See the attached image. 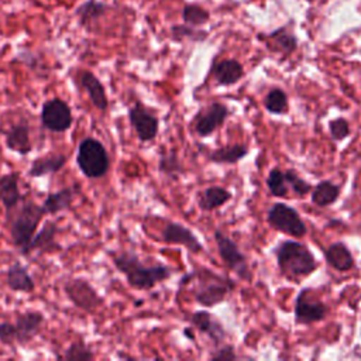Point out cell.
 Listing matches in <instances>:
<instances>
[{
  "instance_id": "1",
  "label": "cell",
  "mask_w": 361,
  "mask_h": 361,
  "mask_svg": "<svg viewBox=\"0 0 361 361\" xmlns=\"http://www.w3.org/2000/svg\"><path fill=\"white\" fill-rule=\"evenodd\" d=\"M110 257L113 265L126 276L128 285L134 289H152L157 283L168 279L172 274V269L162 264L145 265L137 254L130 251L111 254Z\"/></svg>"
},
{
  "instance_id": "2",
  "label": "cell",
  "mask_w": 361,
  "mask_h": 361,
  "mask_svg": "<svg viewBox=\"0 0 361 361\" xmlns=\"http://www.w3.org/2000/svg\"><path fill=\"white\" fill-rule=\"evenodd\" d=\"M44 216L45 212L41 204L35 203L34 200H27L20 203L17 209L8 217H6L11 244L21 255H30V243Z\"/></svg>"
},
{
  "instance_id": "3",
  "label": "cell",
  "mask_w": 361,
  "mask_h": 361,
  "mask_svg": "<svg viewBox=\"0 0 361 361\" xmlns=\"http://www.w3.org/2000/svg\"><path fill=\"white\" fill-rule=\"evenodd\" d=\"M276 261L281 272L292 279L312 274L317 262L314 255L298 241H283L276 250Z\"/></svg>"
},
{
  "instance_id": "4",
  "label": "cell",
  "mask_w": 361,
  "mask_h": 361,
  "mask_svg": "<svg viewBox=\"0 0 361 361\" xmlns=\"http://www.w3.org/2000/svg\"><path fill=\"white\" fill-rule=\"evenodd\" d=\"M76 165L87 179L103 178L110 169V158L103 142L94 137H85L78 144Z\"/></svg>"
},
{
  "instance_id": "5",
  "label": "cell",
  "mask_w": 361,
  "mask_h": 361,
  "mask_svg": "<svg viewBox=\"0 0 361 361\" xmlns=\"http://www.w3.org/2000/svg\"><path fill=\"white\" fill-rule=\"evenodd\" d=\"M62 290L66 299L79 310L93 314L103 305V298L89 279L83 276L68 278L62 283Z\"/></svg>"
},
{
  "instance_id": "6",
  "label": "cell",
  "mask_w": 361,
  "mask_h": 361,
  "mask_svg": "<svg viewBox=\"0 0 361 361\" xmlns=\"http://www.w3.org/2000/svg\"><path fill=\"white\" fill-rule=\"evenodd\" d=\"M41 126L51 133H65L73 124V113L68 102L59 96L47 99L39 111Z\"/></svg>"
},
{
  "instance_id": "7",
  "label": "cell",
  "mask_w": 361,
  "mask_h": 361,
  "mask_svg": "<svg viewBox=\"0 0 361 361\" xmlns=\"http://www.w3.org/2000/svg\"><path fill=\"white\" fill-rule=\"evenodd\" d=\"M267 219L274 228L292 237H303L307 233V228L298 212L285 203H275L268 210Z\"/></svg>"
},
{
  "instance_id": "8",
  "label": "cell",
  "mask_w": 361,
  "mask_h": 361,
  "mask_svg": "<svg viewBox=\"0 0 361 361\" xmlns=\"http://www.w3.org/2000/svg\"><path fill=\"white\" fill-rule=\"evenodd\" d=\"M214 240L219 248V254L223 258L224 264L234 271L241 279L250 281L251 279V272L245 259V255L238 250L235 243L226 237L220 230L214 231Z\"/></svg>"
},
{
  "instance_id": "9",
  "label": "cell",
  "mask_w": 361,
  "mask_h": 361,
  "mask_svg": "<svg viewBox=\"0 0 361 361\" xmlns=\"http://www.w3.org/2000/svg\"><path fill=\"white\" fill-rule=\"evenodd\" d=\"M128 120L140 141L148 142L157 137L159 121L157 116L147 110L141 103H135L128 109Z\"/></svg>"
},
{
  "instance_id": "10",
  "label": "cell",
  "mask_w": 361,
  "mask_h": 361,
  "mask_svg": "<svg viewBox=\"0 0 361 361\" xmlns=\"http://www.w3.org/2000/svg\"><path fill=\"white\" fill-rule=\"evenodd\" d=\"M45 316L39 310H25L17 313L14 324L17 331V345H28L42 331Z\"/></svg>"
},
{
  "instance_id": "11",
  "label": "cell",
  "mask_w": 361,
  "mask_h": 361,
  "mask_svg": "<svg viewBox=\"0 0 361 361\" xmlns=\"http://www.w3.org/2000/svg\"><path fill=\"white\" fill-rule=\"evenodd\" d=\"M76 80L79 86L87 93L93 107L102 113L106 111L109 107V97L106 93V87L100 82V79L92 71L80 69L76 73Z\"/></svg>"
},
{
  "instance_id": "12",
  "label": "cell",
  "mask_w": 361,
  "mask_h": 361,
  "mask_svg": "<svg viewBox=\"0 0 361 361\" xmlns=\"http://www.w3.org/2000/svg\"><path fill=\"white\" fill-rule=\"evenodd\" d=\"M228 116V109L226 104L214 102L206 110L200 111L195 120V130L199 135L206 137L212 134Z\"/></svg>"
},
{
  "instance_id": "13",
  "label": "cell",
  "mask_w": 361,
  "mask_h": 361,
  "mask_svg": "<svg viewBox=\"0 0 361 361\" xmlns=\"http://www.w3.org/2000/svg\"><path fill=\"white\" fill-rule=\"evenodd\" d=\"M4 142L6 147L18 154V155H27L32 151V142L30 137V124L25 118L11 124L8 130L4 134Z\"/></svg>"
},
{
  "instance_id": "14",
  "label": "cell",
  "mask_w": 361,
  "mask_h": 361,
  "mask_svg": "<svg viewBox=\"0 0 361 361\" xmlns=\"http://www.w3.org/2000/svg\"><path fill=\"white\" fill-rule=\"evenodd\" d=\"M18 180L20 176L17 172H8L0 176V203L6 210V217H8L23 200Z\"/></svg>"
},
{
  "instance_id": "15",
  "label": "cell",
  "mask_w": 361,
  "mask_h": 361,
  "mask_svg": "<svg viewBox=\"0 0 361 361\" xmlns=\"http://www.w3.org/2000/svg\"><path fill=\"white\" fill-rule=\"evenodd\" d=\"M59 231L58 223L54 220H48L44 223V226L37 230L34 234L31 243H30V254L34 251L38 252H56L62 247L56 241V234Z\"/></svg>"
},
{
  "instance_id": "16",
  "label": "cell",
  "mask_w": 361,
  "mask_h": 361,
  "mask_svg": "<svg viewBox=\"0 0 361 361\" xmlns=\"http://www.w3.org/2000/svg\"><path fill=\"white\" fill-rule=\"evenodd\" d=\"M68 162V157L62 152H49L37 157L28 168V175L31 178H42L48 175L58 173Z\"/></svg>"
},
{
  "instance_id": "17",
  "label": "cell",
  "mask_w": 361,
  "mask_h": 361,
  "mask_svg": "<svg viewBox=\"0 0 361 361\" xmlns=\"http://www.w3.org/2000/svg\"><path fill=\"white\" fill-rule=\"evenodd\" d=\"M162 240L169 244H179L186 247L192 252H200L202 244L195 234L180 223H168L162 230Z\"/></svg>"
},
{
  "instance_id": "18",
  "label": "cell",
  "mask_w": 361,
  "mask_h": 361,
  "mask_svg": "<svg viewBox=\"0 0 361 361\" xmlns=\"http://www.w3.org/2000/svg\"><path fill=\"white\" fill-rule=\"evenodd\" d=\"M329 309L322 302H312L306 299V290H303L295 305V319L300 324H310L326 317Z\"/></svg>"
},
{
  "instance_id": "19",
  "label": "cell",
  "mask_w": 361,
  "mask_h": 361,
  "mask_svg": "<svg viewBox=\"0 0 361 361\" xmlns=\"http://www.w3.org/2000/svg\"><path fill=\"white\" fill-rule=\"evenodd\" d=\"M6 285L13 292L32 293L35 290V281L28 272V268L20 261L13 262L6 272Z\"/></svg>"
},
{
  "instance_id": "20",
  "label": "cell",
  "mask_w": 361,
  "mask_h": 361,
  "mask_svg": "<svg viewBox=\"0 0 361 361\" xmlns=\"http://www.w3.org/2000/svg\"><path fill=\"white\" fill-rule=\"evenodd\" d=\"M76 186H63L52 193H48L41 203L45 214H58L68 210L75 199Z\"/></svg>"
},
{
  "instance_id": "21",
  "label": "cell",
  "mask_w": 361,
  "mask_h": 361,
  "mask_svg": "<svg viewBox=\"0 0 361 361\" xmlns=\"http://www.w3.org/2000/svg\"><path fill=\"white\" fill-rule=\"evenodd\" d=\"M230 289L231 285L228 283V281L206 282L200 289H197L196 300L203 306H214L226 298Z\"/></svg>"
},
{
  "instance_id": "22",
  "label": "cell",
  "mask_w": 361,
  "mask_h": 361,
  "mask_svg": "<svg viewBox=\"0 0 361 361\" xmlns=\"http://www.w3.org/2000/svg\"><path fill=\"white\" fill-rule=\"evenodd\" d=\"M327 262L337 271H348L354 267V259L347 248L345 244L343 243H333L329 245V248L324 251Z\"/></svg>"
},
{
  "instance_id": "23",
  "label": "cell",
  "mask_w": 361,
  "mask_h": 361,
  "mask_svg": "<svg viewBox=\"0 0 361 361\" xmlns=\"http://www.w3.org/2000/svg\"><path fill=\"white\" fill-rule=\"evenodd\" d=\"M214 78L217 83L227 86L238 82L243 76V66L235 59H224L214 66Z\"/></svg>"
},
{
  "instance_id": "24",
  "label": "cell",
  "mask_w": 361,
  "mask_h": 361,
  "mask_svg": "<svg viewBox=\"0 0 361 361\" xmlns=\"http://www.w3.org/2000/svg\"><path fill=\"white\" fill-rule=\"evenodd\" d=\"M190 322L202 331L209 334L216 343L220 341L224 337V330L221 324H219L216 320H213L212 314L207 312H196L192 314Z\"/></svg>"
},
{
  "instance_id": "25",
  "label": "cell",
  "mask_w": 361,
  "mask_h": 361,
  "mask_svg": "<svg viewBox=\"0 0 361 361\" xmlns=\"http://www.w3.org/2000/svg\"><path fill=\"white\" fill-rule=\"evenodd\" d=\"M248 152V148L244 144H235V145H227L217 148L212 151L207 157L213 162L219 164H234L238 162L241 158H244Z\"/></svg>"
},
{
  "instance_id": "26",
  "label": "cell",
  "mask_w": 361,
  "mask_h": 361,
  "mask_svg": "<svg viewBox=\"0 0 361 361\" xmlns=\"http://www.w3.org/2000/svg\"><path fill=\"white\" fill-rule=\"evenodd\" d=\"M231 197V193L220 186H210L199 195V206L203 210H213L220 207Z\"/></svg>"
},
{
  "instance_id": "27",
  "label": "cell",
  "mask_w": 361,
  "mask_h": 361,
  "mask_svg": "<svg viewBox=\"0 0 361 361\" xmlns=\"http://www.w3.org/2000/svg\"><path fill=\"white\" fill-rule=\"evenodd\" d=\"M340 196V188L330 180H322L312 192V202L317 206H329Z\"/></svg>"
},
{
  "instance_id": "28",
  "label": "cell",
  "mask_w": 361,
  "mask_h": 361,
  "mask_svg": "<svg viewBox=\"0 0 361 361\" xmlns=\"http://www.w3.org/2000/svg\"><path fill=\"white\" fill-rule=\"evenodd\" d=\"M59 358L66 361H92L96 358V354L82 338H78L65 348L63 355H59Z\"/></svg>"
},
{
  "instance_id": "29",
  "label": "cell",
  "mask_w": 361,
  "mask_h": 361,
  "mask_svg": "<svg viewBox=\"0 0 361 361\" xmlns=\"http://www.w3.org/2000/svg\"><path fill=\"white\" fill-rule=\"evenodd\" d=\"M265 109L274 114H282L288 110V97L286 93L281 89H272L268 92L264 100Z\"/></svg>"
},
{
  "instance_id": "30",
  "label": "cell",
  "mask_w": 361,
  "mask_h": 361,
  "mask_svg": "<svg viewBox=\"0 0 361 361\" xmlns=\"http://www.w3.org/2000/svg\"><path fill=\"white\" fill-rule=\"evenodd\" d=\"M106 4L96 1V0H87L82 3L78 8V16L82 24H86L89 21H93L99 18L104 11H106Z\"/></svg>"
},
{
  "instance_id": "31",
  "label": "cell",
  "mask_w": 361,
  "mask_h": 361,
  "mask_svg": "<svg viewBox=\"0 0 361 361\" xmlns=\"http://www.w3.org/2000/svg\"><path fill=\"white\" fill-rule=\"evenodd\" d=\"M267 185L271 190V193L276 197H283L288 195V183L285 180V173L278 169V168H274L271 169L268 178H267Z\"/></svg>"
},
{
  "instance_id": "32",
  "label": "cell",
  "mask_w": 361,
  "mask_h": 361,
  "mask_svg": "<svg viewBox=\"0 0 361 361\" xmlns=\"http://www.w3.org/2000/svg\"><path fill=\"white\" fill-rule=\"evenodd\" d=\"M182 17H183L185 23H188V24L200 25L209 20V13L199 6L190 4V6H185V8L182 11Z\"/></svg>"
},
{
  "instance_id": "33",
  "label": "cell",
  "mask_w": 361,
  "mask_h": 361,
  "mask_svg": "<svg viewBox=\"0 0 361 361\" xmlns=\"http://www.w3.org/2000/svg\"><path fill=\"white\" fill-rule=\"evenodd\" d=\"M0 343L6 347H17V331L14 323L8 320L0 323Z\"/></svg>"
},
{
  "instance_id": "34",
  "label": "cell",
  "mask_w": 361,
  "mask_h": 361,
  "mask_svg": "<svg viewBox=\"0 0 361 361\" xmlns=\"http://www.w3.org/2000/svg\"><path fill=\"white\" fill-rule=\"evenodd\" d=\"M271 38H274V42L276 45V49H281L282 52L285 54H289L292 52L295 48H296V39L293 35L285 32L283 30L278 31V32H274L271 35Z\"/></svg>"
},
{
  "instance_id": "35",
  "label": "cell",
  "mask_w": 361,
  "mask_h": 361,
  "mask_svg": "<svg viewBox=\"0 0 361 361\" xmlns=\"http://www.w3.org/2000/svg\"><path fill=\"white\" fill-rule=\"evenodd\" d=\"M285 173V180L288 183V186L298 195H306L310 190V185L307 182H305L295 171L288 169Z\"/></svg>"
},
{
  "instance_id": "36",
  "label": "cell",
  "mask_w": 361,
  "mask_h": 361,
  "mask_svg": "<svg viewBox=\"0 0 361 361\" xmlns=\"http://www.w3.org/2000/svg\"><path fill=\"white\" fill-rule=\"evenodd\" d=\"M158 168L164 173H175L176 171H180V164H179V161L176 158V154L175 152H169V154L161 155Z\"/></svg>"
},
{
  "instance_id": "37",
  "label": "cell",
  "mask_w": 361,
  "mask_h": 361,
  "mask_svg": "<svg viewBox=\"0 0 361 361\" xmlns=\"http://www.w3.org/2000/svg\"><path fill=\"white\" fill-rule=\"evenodd\" d=\"M330 134L334 140H344L350 134L348 121L344 118H336L330 123Z\"/></svg>"
},
{
  "instance_id": "38",
  "label": "cell",
  "mask_w": 361,
  "mask_h": 361,
  "mask_svg": "<svg viewBox=\"0 0 361 361\" xmlns=\"http://www.w3.org/2000/svg\"><path fill=\"white\" fill-rule=\"evenodd\" d=\"M212 358H214V360H231V358H235V354H234L231 347H224V348L219 350L216 354H213Z\"/></svg>"
},
{
  "instance_id": "39",
  "label": "cell",
  "mask_w": 361,
  "mask_h": 361,
  "mask_svg": "<svg viewBox=\"0 0 361 361\" xmlns=\"http://www.w3.org/2000/svg\"><path fill=\"white\" fill-rule=\"evenodd\" d=\"M0 169H1V162H0Z\"/></svg>"
}]
</instances>
